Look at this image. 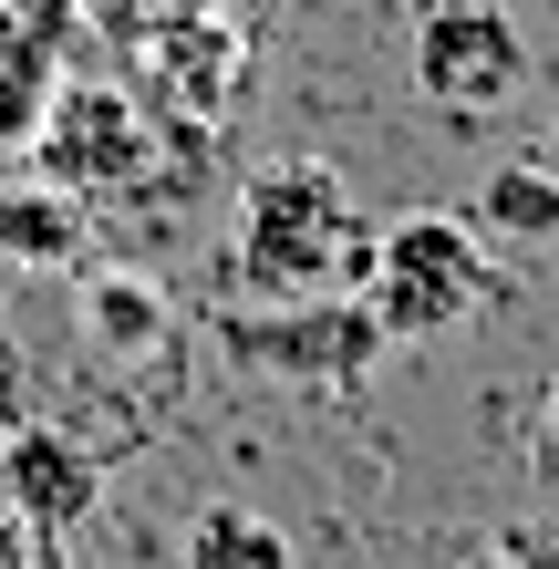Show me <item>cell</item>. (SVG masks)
<instances>
[{
    "mask_svg": "<svg viewBox=\"0 0 559 569\" xmlns=\"http://www.w3.org/2000/svg\"><path fill=\"white\" fill-rule=\"evenodd\" d=\"M477 228H498V239H559V166H498V177L477 187Z\"/></svg>",
    "mask_w": 559,
    "mask_h": 569,
    "instance_id": "7c38bea8",
    "label": "cell"
},
{
    "mask_svg": "<svg viewBox=\"0 0 559 569\" xmlns=\"http://www.w3.org/2000/svg\"><path fill=\"white\" fill-rule=\"evenodd\" d=\"M52 93H62V42H52L31 11H11V0H0V166L42 136Z\"/></svg>",
    "mask_w": 559,
    "mask_h": 569,
    "instance_id": "ba28073f",
    "label": "cell"
},
{
    "mask_svg": "<svg viewBox=\"0 0 559 569\" xmlns=\"http://www.w3.org/2000/svg\"><path fill=\"white\" fill-rule=\"evenodd\" d=\"M218 352L249 362V373H280V383H311V393H342L373 373L383 352V321L363 300H290V311H218Z\"/></svg>",
    "mask_w": 559,
    "mask_h": 569,
    "instance_id": "5b68a950",
    "label": "cell"
},
{
    "mask_svg": "<svg viewBox=\"0 0 559 569\" xmlns=\"http://www.w3.org/2000/svg\"><path fill=\"white\" fill-rule=\"evenodd\" d=\"M373 270V218L352 208L342 166L321 156H280L239 187V228H228V280L259 311L290 300H352Z\"/></svg>",
    "mask_w": 559,
    "mask_h": 569,
    "instance_id": "6da1fadb",
    "label": "cell"
},
{
    "mask_svg": "<svg viewBox=\"0 0 559 569\" xmlns=\"http://www.w3.org/2000/svg\"><path fill=\"white\" fill-rule=\"evenodd\" d=\"M136 104L156 114V136H218L228 104H239V83H249V42H239V21L208 11V21H177V31H156V42H136Z\"/></svg>",
    "mask_w": 559,
    "mask_h": 569,
    "instance_id": "8992f818",
    "label": "cell"
},
{
    "mask_svg": "<svg viewBox=\"0 0 559 569\" xmlns=\"http://www.w3.org/2000/svg\"><path fill=\"white\" fill-rule=\"evenodd\" d=\"M31 549H42V539H31V528H21L11 508H0V569H31Z\"/></svg>",
    "mask_w": 559,
    "mask_h": 569,
    "instance_id": "9a60e30c",
    "label": "cell"
},
{
    "mask_svg": "<svg viewBox=\"0 0 559 569\" xmlns=\"http://www.w3.org/2000/svg\"><path fill=\"white\" fill-rule=\"evenodd\" d=\"M73 321H83V342L114 352V362H136V352L167 342V300H156V280H136V270H83Z\"/></svg>",
    "mask_w": 559,
    "mask_h": 569,
    "instance_id": "30bf717a",
    "label": "cell"
},
{
    "mask_svg": "<svg viewBox=\"0 0 559 569\" xmlns=\"http://www.w3.org/2000/svg\"><path fill=\"white\" fill-rule=\"evenodd\" d=\"M487 290H498V280H487L477 218H456V208H405V218L373 228V270H363V290H352V300L383 321V342H436V331L477 321Z\"/></svg>",
    "mask_w": 559,
    "mask_h": 569,
    "instance_id": "7a4b0ae2",
    "label": "cell"
},
{
    "mask_svg": "<svg viewBox=\"0 0 559 569\" xmlns=\"http://www.w3.org/2000/svg\"><path fill=\"white\" fill-rule=\"evenodd\" d=\"M467 569H559V539H498V549H477Z\"/></svg>",
    "mask_w": 559,
    "mask_h": 569,
    "instance_id": "5bb4252c",
    "label": "cell"
},
{
    "mask_svg": "<svg viewBox=\"0 0 559 569\" xmlns=\"http://www.w3.org/2000/svg\"><path fill=\"white\" fill-rule=\"evenodd\" d=\"M83 239H93L83 197H62L42 177H0V259L11 270H83Z\"/></svg>",
    "mask_w": 559,
    "mask_h": 569,
    "instance_id": "9c48e42d",
    "label": "cell"
},
{
    "mask_svg": "<svg viewBox=\"0 0 559 569\" xmlns=\"http://www.w3.org/2000/svg\"><path fill=\"white\" fill-rule=\"evenodd\" d=\"M73 11L104 31V42H124V52H136V42H156V31H177V21H208L218 0H73Z\"/></svg>",
    "mask_w": 559,
    "mask_h": 569,
    "instance_id": "4fadbf2b",
    "label": "cell"
},
{
    "mask_svg": "<svg viewBox=\"0 0 559 569\" xmlns=\"http://www.w3.org/2000/svg\"><path fill=\"white\" fill-rule=\"evenodd\" d=\"M31 569H73V559H62V539H42V549H31Z\"/></svg>",
    "mask_w": 559,
    "mask_h": 569,
    "instance_id": "e0dca14e",
    "label": "cell"
},
{
    "mask_svg": "<svg viewBox=\"0 0 559 569\" xmlns=\"http://www.w3.org/2000/svg\"><path fill=\"white\" fill-rule=\"evenodd\" d=\"M518 83H529V31L498 0H436L415 21V93L446 124H487L498 104H518Z\"/></svg>",
    "mask_w": 559,
    "mask_h": 569,
    "instance_id": "277c9868",
    "label": "cell"
},
{
    "mask_svg": "<svg viewBox=\"0 0 559 569\" xmlns=\"http://www.w3.org/2000/svg\"><path fill=\"white\" fill-rule=\"evenodd\" d=\"M0 331H11V311H0Z\"/></svg>",
    "mask_w": 559,
    "mask_h": 569,
    "instance_id": "ac0fdd59",
    "label": "cell"
},
{
    "mask_svg": "<svg viewBox=\"0 0 559 569\" xmlns=\"http://www.w3.org/2000/svg\"><path fill=\"white\" fill-rule=\"evenodd\" d=\"M0 508H11L31 539H73V528L104 508V456L62 425H11L0 435Z\"/></svg>",
    "mask_w": 559,
    "mask_h": 569,
    "instance_id": "52a82bcc",
    "label": "cell"
},
{
    "mask_svg": "<svg viewBox=\"0 0 559 569\" xmlns=\"http://www.w3.org/2000/svg\"><path fill=\"white\" fill-rule=\"evenodd\" d=\"M146 156H156V114H146L124 83H93V73H62L42 136L21 146L31 177L62 187V197H83V208H93V197L146 187Z\"/></svg>",
    "mask_w": 559,
    "mask_h": 569,
    "instance_id": "3957f363",
    "label": "cell"
},
{
    "mask_svg": "<svg viewBox=\"0 0 559 569\" xmlns=\"http://www.w3.org/2000/svg\"><path fill=\"white\" fill-rule=\"evenodd\" d=\"M539 456L559 466V373H549V393H539Z\"/></svg>",
    "mask_w": 559,
    "mask_h": 569,
    "instance_id": "2e32d148",
    "label": "cell"
},
{
    "mask_svg": "<svg viewBox=\"0 0 559 569\" xmlns=\"http://www.w3.org/2000/svg\"><path fill=\"white\" fill-rule=\"evenodd\" d=\"M177 569H290V528L259 518V508H239V497H218V508L187 518Z\"/></svg>",
    "mask_w": 559,
    "mask_h": 569,
    "instance_id": "8fae6325",
    "label": "cell"
}]
</instances>
